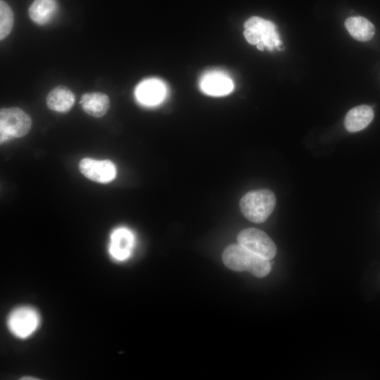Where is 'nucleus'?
<instances>
[{
	"label": "nucleus",
	"instance_id": "obj_1",
	"mask_svg": "<svg viewBox=\"0 0 380 380\" xmlns=\"http://www.w3.org/2000/svg\"><path fill=\"white\" fill-rule=\"evenodd\" d=\"M222 261L229 269L236 272L246 271L259 278L267 275L272 268L270 260L252 253L239 243L231 244L224 249Z\"/></svg>",
	"mask_w": 380,
	"mask_h": 380
},
{
	"label": "nucleus",
	"instance_id": "obj_9",
	"mask_svg": "<svg viewBox=\"0 0 380 380\" xmlns=\"http://www.w3.org/2000/svg\"><path fill=\"white\" fill-rule=\"evenodd\" d=\"M167 88L165 84L157 78H149L141 82L136 87L134 94L137 100L146 106L160 104L166 97Z\"/></svg>",
	"mask_w": 380,
	"mask_h": 380
},
{
	"label": "nucleus",
	"instance_id": "obj_11",
	"mask_svg": "<svg viewBox=\"0 0 380 380\" xmlns=\"http://www.w3.org/2000/svg\"><path fill=\"white\" fill-rule=\"evenodd\" d=\"M374 111L368 105H360L350 109L344 121L346 129L350 132H355L365 129L373 120Z\"/></svg>",
	"mask_w": 380,
	"mask_h": 380
},
{
	"label": "nucleus",
	"instance_id": "obj_16",
	"mask_svg": "<svg viewBox=\"0 0 380 380\" xmlns=\"http://www.w3.org/2000/svg\"><path fill=\"white\" fill-rule=\"evenodd\" d=\"M13 25V13L11 7L3 0L0 1V39L6 37Z\"/></svg>",
	"mask_w": 380,
	"mask_h": 380
},
{
	"label": "nucleus",
	"instance_id": "obj_4",
	"mask_svg": "<svg viewBox=\"0 0 380 380\" xmlns=\"http://www.w3.org/2000/svg\"><path fill=\"white\" fill-rule=\"evenodd\" d=\"M40 322L39 313L29 305L13 309L7 319V326L11 333L21 339L31 336L39 328Z\"/></svg>",
	"mask_w": 380,
	"mask_h": 380
},
{
	"label": "nucleus",
	"instance_id": "obj_14",
	"mask_svg": "<svg viewBox=\"0 0 380 380\" xmlns=\"http://www.w3.org/2000/svg\"><path fill=\"white\" fill-rule=\"evenodd\" d=\"M344 25L350 36L360 42L369 41L375 34L374 25L362 16L350 17Z\"/></svg>",
	"mask_w": 380,
	"mask_h": 380
},
{
	"label": "nucleus",
	"instance_id": "obj_15",
	"mask_svg": "<svg viewBox=\"0 0 380 380\" xmlns=\"http://www.w3.org/2000/svg\"><path fill=\"white\" fill-rule=\"evenodd\" d=\"M57 9L56 0H34L29 8V16L37 24L45 25L53 17Z\"/></svg>",
	"mask_w": 380,
	"mask_h": 380
},
{
	"label": "nucleus",
	"instance_id": "obj_5",
	"mask_svg": "<svg viewBox=\"0 0 380 380\" xmlns=\"http://www.w3.org/2000/svg\"><path fill=\"white\" fill-rule=\"evenodd\" d=\"M32 120L22 109L12 107L0 110L1 143L11 137H22L31 129Z\"/></svg>",
	"mask_w": 380,
	"mask_h": 380
},
{
	"label": "nucleus",
	"instance_id": "obj_12",
	"mask_svg": "<svg viewBox=\"0 0 380 380\" xmlns=\"http://www.w3.org/2000/svg\"><path fill=\"white\" fill-rule=\"evenodd\" d=\"M80 103L85 113L95 118L103 116L110 108L109 98L102 92L86 93Z\"/></svg>",
	"mask_w": 380,
	"mask_h": 380
},
{
	"label": "nucleus",
	"instance_id": "obj_10",
	"mask_svg": "<svg viewBox=\"0 0 380 380\" xmlns=\"http://www.w3.org/2000/svg\"><path fill=\"white\" fill-rule=\"evenodd\" d=\"M134 245V236L126 227L114 229L110 236L108 252L116 261H124L131 255Z\"/></svg>",
	"mask_w": 380,
	"mask_h": 380
},
{
	"label": "nucleus",
	"instance_id": "obj_8",
	"mask_svg": "<svg viewBox=\"0 0 380 380\" xmlns=\"http://www.w3.org/2000/svg\"><path fill=\"white\" fill-rule=\"evenodd\" d=\"M79 169L87 178L99 183H108L116 177V167L109 160L83 158L79 163Z\"/></svg>",
	"mask_w": 380,
	"mask_h": 380
},
{
	"label": "nucleus",
	"instance_id": "obj_7",
	"mask_svg": "<svg viewBox=\"0 0 380 380\" xmlns=\"http://www.w3.org/2000/svg\"><path fill=\"white\" fill-rule=\"evenodd\" d=\"M201 90L212 96H223L234 89V82L224 71L213 70L205 72L199 82Z\"/></svg>",
	"mask_w": 380,
	"mask_h": 380
},
{
	"label": "nucleus",
	"instance_id": "obj_3",
	"mask_svg": "<svg viewBox=\"0 0 380 380\" xmlns=\"http://www.w3.org/2000/svg\"><path fill=\"white\" fill-rule=\"evenodd\" d=\"M244 28L243 35L251 44L256 45L262 42L269 51H272L274 48L281 49L282 42L279 39L275 25L271 21L253 16L245 22Z\"/></svg>",
	"mask_w": 380,
	"mask_h": 380
},
{
	"label": "nucleus",
	"instance_id": "obj_2",
	"mask_svg": "<svg viewBox=\"0 0 380 380\" xmlns=\"http://www.w3.org/2000/svg\"><path fill=\"white\" fill-rule=\"evenodd\" d=\"M275 205V196L269 189L249 191L240 201L242 214L254 223L264 222L274 210Z\"/></svg>",
	"mask_w": 380,
	"mask_h": 380
},
{
	"label": "nucleus",
	"instance_id": "obj_6",
	"mask_svg": "<svg viewBox=\"0 0 380 380\" xmlns=\"http://www.w3.org/2000/svg\"><path fill=\"white\" fill-rule=\"evenodd\" d=\"M238 243L252 253L270 260L277 253V247L271 238L263 231L247 228L237 236Z\"/></svg>",
	"mask_w": 380,
	"mask_h": 380
},
{
	"label": "nucleus",
	"instance_id": "obj_13",
	"mask_svg": "<svg viewBox=\"0 0 380 380\" xmlns=\"http://www.w3.org/2000/svg\"><path fill=\"white\" fill-rule=\"evenodd\" d=\"M75 95L66 87L58 86L52 89L46 96V105L52 110L65 113L74 105Z\"/></svg>",
	"mask_w": 380,
	"mask_h": 380
}]
</instances>
